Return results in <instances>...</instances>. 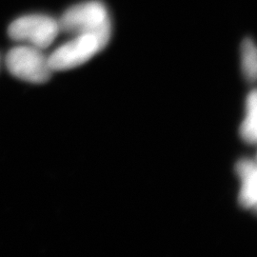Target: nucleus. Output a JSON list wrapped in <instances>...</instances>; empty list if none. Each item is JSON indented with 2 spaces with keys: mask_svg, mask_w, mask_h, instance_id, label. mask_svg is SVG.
Masks as SVG:
<instances>
[{
  "mask_svg": "<svg viewBox=\"0 0 257 257\" xmlns=\"http://www.w3.org/2000/svg\"><path fill=\"white\" fill-rule=\"evenodd\" d=\"M60 32L69 35L93 34L109 43L111 22L107 7L98 0L81 2L67 10L58 20Z\"/></svg>",
  "mask_w": 257,
  "mask_h": 257,
  "instance_id": "nucleus-1",
  "label": "nucleus"
},
{
  "mask_svg": "<svg viewBox=\"0 0 257 257\" xmlns=\"http://www.w3.org/2000/svg\"><path fill=\"white\" fill-rule=\"evenodd\" d=\"M109 43L93 34L76 35L48 56L53 72L68 71L91 60Z\"/></svg>",
  "mask_w": 257,
  "mask_h": 257,
  "instance_id": "nucleus-2",
  "label": "nucleus"
},
{
  "mask_svg": "<svg viewBox=\"0 0 257 257\" xmlns=\"http://www.w3.org/2000/svg\"><path fill=\"white\" fill-rule=\"evenodd\" d=\"M5 62L11 74L25 82L43 84L54 73L43 50L30 45L11 49Z\"/></svg>",
  "mask_w": 257,
  "mask_h": 257,
  "instance_id": "nucleus-3",
  "label": "nucleus"
},
{
  "mask_svg": "<svg viewBox=\"0 0 257 257\" xmlns=\"http://www.w3.org/2000/svg\"><path fill=\"white\" fill-rule=\"evenodd\" d=\"M59 33L58 20L44 15L21 17L13 21L8 28L11 39L40 50L51 46Z\"/></svg>",
  "mask_w": 257,
  "mask_h": 257,
  "instance_id": "nucleus-4",
  "label": "nucleus"
},
{
  "mask_svg": "<svg viewBox=\"0 0 257 257\" xmlns=\"http://www.w3.org/2000/svg\"><path fill=\"white\" fill-rule=\"evenodd\" d=\"M235 173L240 182L239 205L245 210L255 211L257 204V166L255 159H240L235 165Z\"/></svg>",
  "mask_w": 257,
  "mask_h": 257,
  "instance_id": "nucleus-5",
  "label": "nucleus"
},
{
  "mask_svg": "<svg viewBox=\"0 0 257 257\" xmlns=\"http://www.w3.org/2000/svg\"><path fill=\"white\" fill-rule=\"evenodd\" d=\"M239 136L248 145H254L257 138V93L248 92L245 100V113L239 128Z\"/></svg>",
  "mask_w": 257,
  "mask_h": 257,
  "instance_id": "nucleus-6",
  "label": "nucleus"
},
{
  "mask_svg": "<svg viewBox=\"0 0 257 257\" xmlns=\"http://www.w3.org/2000/svg\"><path fill=\"white\" fill-rule=\"evenodd\" d=\"M241 71L243 77L248 83L256 81L257 51L254 41L247 37L243 40L240 51Z\"/></svg>",
  "mask_w": 257,
  "mask_h": 257,
  "instance_id": "nucleus-7",
  "label": "nucleus"
}]
</instances>
